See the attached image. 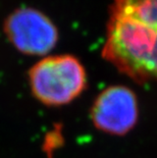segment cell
<instances>
[{
  "label": "cell",
  "mask_w": 157,
  "mask_h": 158,
  "mask_svg": "<svg viewBox=\"0 0 157 158\" xmlns=\"http://www.w3.org/2000/svg\"><path fill=\"white\" fill-rule=\"evenodd\" d=\"M102 56L137 82H157V0H111Z\"/></svg>",
  "instance_id": "cell-1"
},
{
  "label": "cell",
  "mask_w": 157,
  "mask_h": 158,
  "mask_svg": "<svg viewBox=\"0 0 157 158\" xmlns=\"http://www.w3.org/2000/svg\"><path fill=\"white\" fill-rule=\"evenodd\" d=\"M29 82L33 95L47 106L71 103L86 88V70L73 55L44 56L31 68Z\"/></svg>",
  "instance_id": "cell-2"
},
{
  "label": "cell",
  "mask_w": 157,
  "mask_h": 158,
  "mask_svg": "<svg viewBox=\"0 0 157 158\" xmlns=\"http://www.w3.org/2000/svg\"><path fill=\"white\" fill-rule=\"evenodd\" d=\"M3 29L13 47L27 55L45 56L58 42L55 23L34 7H19L9 13Z\"/></svg>",
  "instance_id": "cell-3"
},
{
  "label": "cell",
  "mask_w": 157,
  "mask_h": 158,
  "mask_svg": "<svg viewBox=\"0 0 157 158\" xmlns=\"http://www.w3.org/2000/svg\"><path fill=\"white\" fill-rule=\"evenodd\" d=\"M91 117L97 129L122 135L132 129L138 117L135 94L123 86L109 87L95 100Z\"/></svg>",
  "instance_id": "cell-4"
}]
</instances>
